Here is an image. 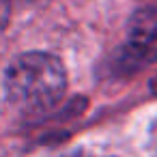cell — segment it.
<instances>
[{"label":"cell","mask_w":157,"mask_h":157,"mask_svg":"<svg viewBox=\"0 0 157 157\" xmlns=\"http://www.w3.org/2000/svg\"><path fill=\"white\" fill-rule=\"evenodd\" d=\"M9 103L24 114L52 110L67 90V73L63 63L45 52H28L17 56L5 75Z\"/></svg>","instance_id":"cell-1"},{"label":"cell","mask_w":157,"mask_h":157,"mask_svg":"<svg viewBox=\"0 0 157 157\" xmlns=\"http://www.w3.org/2000/svg\"><path fill=\"white\" fill-rule=\"evenodd\" d=\"M157 60V9H138L129 24L127 37L118 52V67L125 73L142 71Z\"/></svg>","instance_id":"cell-2"},{"label":"cell","mask_w":157,"mask_h":157,"mask_svg":"<svg viewBox=\"0 0 157 157\" xmlns=\"http://www.w3.org/2000/svg\"><path fill=\"white\" fill-rule=\"evenodd\" d=\"M151 138H153V146L157 148V121H155V125H153V129H151Z\"/></svg>","instance_id":"cell-3"},{"label":"cell","mask_w":157,"mask_h":157,"mask_svg":"<svg viewBox=\"0 0 157 157\" xmlns=\"http://www.w3.org/2000/svg\"><path fill=\"white\" fill-rule=\"evenodd\" d=\"M151 90L157 95V73H155V75H153V80H151Z\"/></svg>","instance_id":"cell-4"},{"label":"cell","mask_w":157,"mask_h":157,"mask_svg":"<svg viewBox=\"0 0 157 157\" xmlns=\"http://www.w3.org/2000/svg\"><path fill=\"white\" fill-rule=\"evenodd\" d=\"M60 157H86L84 153H65V155H60Z\"/></svg>","instance_id":"cell-5"}]
</instances>
